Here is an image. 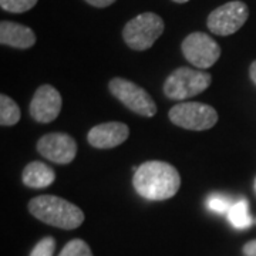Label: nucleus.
<instances>
[{
	"instance_id": "ddd939ff",
	"label": "nucleus",
	"mask_w": 256,
	"mask_h": 256,
	"mask_svg": "<svg viewBox=\"0 0 256 256\" xmlns=\"http://www.w3.org/2000/svg\"><path fill=\"white\" fill-rule=\"evenodd\" d=\"M23 184L28 188H47L54 182L56 174L54 171L44 162L33 161L24 166L23 174H22Z\"/></svg>"
},
{
	"instance_id": "dca6fc26",
	"label": "nucleus",
	"mask_w": 256,
	"mask_h": 256,
	"mask_svg": "<svg viewBox=\"0 0 256 256\" xmlns=\"http://www.w3.org/2000/svg\"><path fill=\"white\" fill-rule=\"evenodd\" d=\"M58 256H92V252L82 239H73L63 248Z\"/></svg>"
},
{
	"instance_id": "a211bd4d",
	"label": "nucleus",
	"mask_w": 256,
	"mask_h": 256,
	"mask_svg": "<svg viewBox=\"0 0 256 256\" xmlns=\"http://www.w3.org/2000/svg\"><path fill=\"white\" fill-rule=\"evenodd\" d=\"M208 208L216 214H228V210H230V206L234 205L228 196L222 195V194H212L208 198Z\"/></svg>"
},
{
	"instance_id": "423d86ee",
	"label": "nucleus",
	"mask_w": 256,
	"mask_h": 256,
	"mask_svg": "<svg viewBox=\"0 0 256 256\" xmlns=\"http://www.w3.org/2000/svg\"><path fill=\"white\" fill-rule=\"evenodd\" d=\"M108 88L111 94L132 112L142 117H154L156 114V106L152 97L136 82L116 77L110 82Z\"/></svg>"
},
{
	"instance_id": "5701e85b",
	"label": "nucleus",
	"mask_w": 256,
	"mask_h": 256,
	"mask_svg": "<svg viewBox=\"0 0 256 256\" xmlns=\"http://www.w3.org/2000/svg\"><path fill=\"white\" fill-rule=\"evenodd\" d=\"M175 3H186V2H190V0H172Z\"/></svg>"
},
{
	"instance_id": "9b49d317",
	"label": "nucleus",
	"mask_w": 256,
	"mask_h": 256,
	"mask_svg": "<svg viewBox=\"0 0 256 256\" xmlns=\"http://www.w3.org/2000/svg\"><path fill=\"white\" fill-rule=\"evenodd\" d=\"M130 136V128L124 122L111 121V122H102L88 131L87 140L90 146L100 150H108L116 148L122 144Z\"/></svg>"
},
{
	"instance_id": "b1692460",
	"label": "nucleus",
	"mask_w": 256,
	"mask_h": 256,
	"mask_svg": "<svg viewBox=\"0 0 256 256\" xmlns=\"http://www.w3.org/2000/svg\"><path fill=\"white\" fill-rule=\"evenodd\" d=\"M255 190H256V181H255Z\"/></svg>"
},
{
	"instance_id": "0eeeda50",
	"label": "nucleus",
	"mask_w": 256,
	"mask_h": 256,
	"mask_svg": "<svg viewBox=\"0 0 256 256\" xmlns=\"http://www.w3.org/2000/svg\"><path fill=\"white\" fill-rule=\"evenodd\" d=\"M249 9L244 2L234 0L210 12L206 26L216 36H229L236 33L246 23Z\"/></svg>"
},
{
	"instance_id": "4be33fe9",
	"label": "nucleus",
	"mask_w": 256,
	"mask_h": 256,
	"mask_svg": "<svg viewBox=\"0 0 256 256\" xmlns=\"http://www.w3.org/2000/svg\"><path fill=\"white\" fill-rule=\"evenodd\" d=\"M249 76H250V80H252L254 84L256 86V60L250 64V67H249Z\"/></svg>"
},
{
	"instance_id": "412c9836",
	"label": "nucleus",
	"mask_w": 256,
	"mask_h": 256,
	"mask_svg": "<svg viewBox=\"0 0 256 256\" xmlns=\"http://www.w3.org/2000/svg\"><path fill=\"white\" fill-rule=\"evenodd\" d=\"M88 4H92V6H94V8H100V9H102V8H108L110 4H112L116 0H86Z\"/></svg>"
},
{
	"instance_id": "1a4fd4ad",
	"label": "nucleus",
	"mask_w": 256,
	"mask_h": 256,
	"mask_svg": "<svg viewBox=\"0 0 256 256\" xmlns=\"http://www.w3.org/2000/svg\"><path fill=\"white\" fill-rule=\"evenodd\" d=\"M40 156L56 164H70L77 154L74 138L64 132H50L37 141Z\"/></svg>"
},
{
	"instance_id": "f8f14e48",
	"label": "nucleus",
	"mask_w": 256,
	"mask_h": 256,
	"mask_svg": "<svg viewBox=\"0 0 256 256\" xmlns=\"http://www.w3.org/2000/svg\"><path fill=\"white\" fill-rule=\"evenodd\" d=\"M0 43L4 46L24 50L34 46L36 34L28 26L4 20L0 23Z\"/></svg>"
},
{
	"instance_id": "6e6552de",
	"label": "nucleus",
	"mask_w": 256,
	"mask_h": 256,
	"mask_svg": "<svg viewBox=\"0 0 256 256\" xmlns=\"http://www.w3.org/2000/svg\"><path fill=\"white\" fill-rule=\"evenodd\" d=\"M184 57L198 70L210 68V66L218 62L220 56V44L206 33L195 32L184 38L182 44Z\"/></svg>"
},
{
	"instance_id": "f3484780",
	"label": "nucleus",
	"mask_w": 256,
	"mask_h": 256,
	"mask_svg": "<svg viewBox=\"0 0 256 256\" xmlns=\"http://www.w3.org/2000/svg\"><path fill=\"white\" fill-rule=\"evenodd\" d=\"M37 0H0L2 9L10 13H24L36 6Z\"/></svg>"
},
{
	"instance_id": "393cba45",
	"label": "nucleus",
	"mask_w": 256,
	"mask_h": 256,
	"mask_svg": "<svg viewBox=\"0 0 256 256\" xmlns=\"http://www.w3.org/2000/svg\"><path fill=\"white\" fill-rule=\"evenodd\" d=\"M255 224H256V220H255Z\"/></svg>"
},
{
	"instance_id": "2eb2a0df",
	"label": "nucleus",
	"mask_w": 256,
	"mask_h": 256,
	"mask_svg": "<svg viewBox=\"0 0 256 256\" xmlns=\"http://www.w3.org/2000/svg\"><path fill=\"white\" fill-rule=\"evenodd\" d=\"M20 116L22 114H20L18 104L6 94H2L0 96V124L4 127L14 126L20 120Z\"/></svg>"
},
{
	"instance_id": "9d476101",
	"label": "nucleus",
	"mask_w": 256,
	"mask_h": 256,
	"mask_svg": "<svg viewBox=\"0 0 256 256\" xmlns=\"http://www.w3.org/2000/svg\"><path fill=\"white\" fill-rule=\"evenodd\" d=\"M62 104H63L62 96L54 87L47 84L40 86L32 98L28 112L34 121L47 124L58 117L62 111Z\"/></svg>"
},
{
	"instance_id": "f257e3e1",
	"label": "nucleus",
	"mask_w": 256,
	"mask_h": 256,
	"mask_svg": "<svg viewBox=\"0 0 256 256\" xmlns=\"http://www.w3.org/2000/svg\"><path fill=\"white\" fill-rule=\"evenodd\" d=\"M132 185L140 196L150 201H165L172 198L181 186V176L176 168L164 161H146L140 165Z\"/></svg>"
},
{
	"instance_id": "20e7f679",
	"label": "nucleus",
	"mask_w": 256,
	"mask_h": 256,
	"mask_svg": "<svg viewBox=\"0 0 256 256\" xmlns=\"http://www.w3.org/2000/svg\"><path fill=\"white\" fill-rule=\"evenodd\" d=\"M164 32V20L152 12L141 13L122 28V38L130 48L144 52L156 42Z\"/></svg>"
},
{
	"instance_id": "aec40b11",
	"label": "nucleus",
	"mask_w": 256,
	"mask_h": 256,
	"mask_svg": "<svg viewBox=\"0 0 256 256\" xmlns=\"http://www.w3.org/2000/svg\"><path fill=\"white\" fill-rule=\"evenodd\" d=\"M242 252L245 256H256V239L246 242L242 248Z\"/></svg>"
},
{
	"instance_id": "6ab92c4d",
	"label": "nucleus",
	"mask_w": 256,
	"mask_h": 256,
	"mask_svg": "<svg viewBox=\"0 0 256 256\" xmlns=\"http://www.w3.org/2000/svg\"><path fill=\"white\" fill-rule=\"evenodd\" d=\"M56 249V240L52 236L43 238L33 248L30 256H53Z\"/></svg>"
},
{
	"instance_id": "7ed1b4c3",
	"label": "nucleus",
	"mask_w": 256,
	"mask_h": 256,
	"mask_svg": "<svg viewBox=\"0 0 256 256\" xmlns=\"http://www.w3.org/2000/svg\"><path fill=\"white\" fill-rule=\"evenodd\" d=\"M210 74L190 67H180L165 80L164 92L171 100H188L205 92L210 86Z\"/></svg>"
},
{
	"instance_id": "f03ea898",
	"label": "nucleus",
	"mask_w": 256,
	"mask_h": 256,
	"mask_svg": "<svg viewBox=\"0 0 256 256\" xmlns=\"http://www.w3.org/2000/svg\"><path fill=\"white\" fill-rule=\"evenodd\" d=\"M28 210L36 220L62 229H76L84 222V212L77 205L54 195H40L28 202Z\"/></svg>"
},
{
	"instance_id": "39448f33",
	"label": "nucleus",
	"mask_w": 256,
	"mask_h": 256,
	"mask_svg": "<svg viewBox=\"0 0 256 256\" xmlns=\"http://www.w3.org/2000/svg\"><path fill=\"white\" fill-rule=\"evenodd\" d=\"M168 117L178 127L191 131H205L216 124L218 112L204 102H180L170 110Z\"/></svg>"
},
{
	"instance_id": "4468645a",
	"label": "nucleus",
	"mask_w": 256,
	"mask_h": 256,
	"mask_svg": "<svg viewBox=\"0 0 256 256\" xmlns=\"http://www.w3.org/2000/svg\"><path fill=\"white\" fill-rule=\"evenodd\" d=\"M229 222L236 229H248L254 224V220L249 214V205L246 200L234 202V205L228 210Z\"/></svg>"
}]
</instances>
